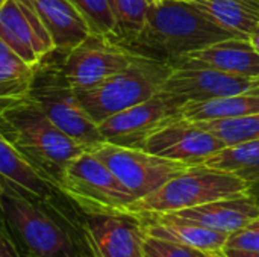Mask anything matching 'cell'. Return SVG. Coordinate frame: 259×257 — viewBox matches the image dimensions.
I'll return each instance as SVG.
<instances>
[{
  "label": "cell",
  "mask_w": 259,
  "mask_h": 257,
  "mask_svg": "<svg viewBox=\"0 0 259 257\" xmlns=\"http://www.w3.org/2000/svg\"><path fill=\"white\" fill-rule=\"evenodd\" d=\"M234 38L202 15L190 2L153 0L143 32L131 47L140 53L175 64L214 42Z\"/></svg>",
  "instance_id": "1"
},
{
  "label": "cell",
  "mask_w": 259,
  "mask_h": 257,
  "mask_svg": "<svg viewBox=\"0 0 259 257\" xmlns=\"http://www.w3.org/2000/svg\"><path fill=\"white\" fill-rule=\"evenodd\" d=\"M0 133L56 188L67 165L87 151L58 129L30 95L0 112Z\"/></svg>",
  "instance_id": "2"
},
{
  "label": "cell",
  "mask_w": 259,
  "mask_h": 257,
  "mask_svg": "<svg viewBox=\"0 0 259 257\" xmlns=\"http://www.w3.org/2000/svg\"><path fill=\"white\" fill-rule=\"evenodd\" d=\"M171 71V64L140 53L123 71L91 88L73 91L87 115L96 124H100L114 114L152 98L161 91Z\"/></svg>",
  "instance_id": "3"
},
{
  "label": "cell",
  "mask_w": 259,
  "mask_h": 257,
  "mask_svg": "<svg viewBox=\"0 0 259 257\" xmlns=\"http://www.w3.org/2000/svg\"><path fill=\"white\" fill-rule=\"evenodd\" d=\"M247 192H250V185L243 179L206 165H196L171 177L155 192L135 200L129 208V214L150 215L179 212Z\"/></svg>",
  "instance_id": "4"
},
{
  "label": "cell",
  "mask_w": 259,
  "mask_h": 257,
  "mask_svg": "<svg viewBox=\"0 0 259 257\" xmlns=\"http://www.w3.org/2000/svg\"><path fill=\"white\" fill-rule=\"evenodd\" d=\"M0 218L18 239L29 257H67L76 254L68 232L41 206L0 180Z\"/></svg>",
  "instance_id": "5"
},
{
  "label": "cell",
  "mask_w": 259,
  "mask_h": 257,
  "mask_svg": "<svg viewBox=\"0 0 259 257\" xmlns=\"http://www.w3.org/2000/svg\"><path fill=\"white\" fill-rule=\"evenodd\" d=\"M49 55L36 65L30 98L41 108L49 120L67 136L93 151L105 142L96 124L77 103L74 91L67 85L61 64H53Z\"/></svg>",
  "instance_id": "6"
},
{
  "label": "cell",
  "mask_w": 259,
  "mask_h": 257,
  "mask_svg": "<svg viewBox=\"0 0 259 257\" xmlns=\"http://www.w3.org/2000/svg\"><path fill=\"white\" fill-rule=\"evenodd\" d=\"M58 191L85 215L129 214L135 201V197L93 151H83L67 165Z\"/></svg>",
  "instance_id": "7"
},
{
  "label": "cell",
  "mask_w": 259,
  "mask_h": 257,
  "mask_svg": "<svg viewBox=\"0 0 259 257\" xmlns=\"http://www.w3.org/2000/svg\"><path fill=\"white\" fill-rule=\"evenodd\" d=\"M93 153L112 171L135 200L155 192L171 177L190 168L182 162L149 153L143 148L121 147L109 142L100 144Z\"/></svg>",
  "instance_id": "8"
},
{
  "label": "cell",
  "mask_w": 259,
  "mask_h": 257,
  "mask_svg": "<svg viewBox=\"0 0 259 257\" xmlns=\"http://www.w3.org/2000/svg\"><path fill=\"white\" fill-rule=\"evenodd\" d=\"M140 52L124 47L114 39L91 33L70 53L62 55L61 71L67 85L77 91L91 88L127 68Z\"/></svg>",
  "instance_id": "9"
},
{
  "label": "cell",
  "mask_w": 259,
  "mask_h": 257,
  "mask_svg": "<svg viewBox=\"0 0 259 257\" xmlns=\"http://www.w3.org/2000/svg\"><path fill=\"white\" fill-rule=\"evenodd\" d=\"M258 89L259 77H240L202 65L178 62L159 92L181 108L191 101H206Z\"/></svg>",
  "instance_id": "10"
},
{
  "label": "cell",
  "mask_w": 259,
  "mask_h": 257,
  "mask_svg": "<svg viewBox=\"0 0 259 257\" xmlns=\"http://www.w3.org/2000/svg\"><path fill=\"white\" fill-rule=\"evenodd\" d=\"M179 106H176L162 92L152 98L127 108L99 124V130L105 142L143 148L147 138L167 123L179 118Z\"/></svg>",
  "instance_id": "11"
},
{
  "label": "cell",
  "mask_w": 259,
  "mask_h": 257,
  "mask_svg": "<svg viewBox=\"0 0 259 257\" xmlns=\"http://www.w3.org/2000/svg\"><path fill=\"white\" fill-rule=\"evenodd\" d=\"M83 239L91 257H144V229L135 214L87 215Z\"/></svg>",
  "instance_id": "12"
},
{
  "label": "cell",
  "mask_w": 259,
  "mask_h": 257,
  "mask_svg": "<svg viewBox=\"0 0 259 257\" xmlns=\"http://www.w3.org/2000/svg\"><path fill=\"white\" fill-rule=\"evenodd\" d=\"M0 39L14 55L38 65L55 45L32 0H6L0 8Z\"/></svg>",
  "instance_id": "13"
},
{
  "label": "cell",
  "mask_w": 259,
  "mask_h": 257,
  "mask_svg": "<svg viewBox=\"0 0 259 257\" xmlns=\"http://www.w3.org/2000/svg\"><path fill=\"white\" fill-rule=\"evenodd\" d=\"M223 147L226 145L212 133L194 123L176 118L152 133L144 142L143 150L196 167L202 165Z\"/></svg>",
  "instance_id": "14"
},
{
  "label": "cell",
  "mask_w": 259,
  "mask_h": 257,
  "mask_svg": "<svg viewBox=\"0 0 259 257\" xmlns=\"http://www.w3.org/2000/svg\"><path fill=\"white\" fill-rule=\"evenodd\" d=\"M147 236L173 241L193 247L203 253H219L225 250L228 233H222L197 223L178 217L176 214H150L138 215Z\"/></svg>",
  "instance_id": "15"
},
{
  "label": "cell",
  "mask_w": 259,
  "mask_h": 257,
  "mask_svg": "<svg viewBox=\"0 0 259 257\" xmlns=\"http://www.w3.org/2000/svg\"><path fill=\"white\" fill-rule=\"evenodd\" d=\"M203 227L228 233L244 227L259 217V201L252 192L214 200L200 206L170 212Z\"/></svg>",
  "instance_id": "16"
},
{
  "label": "cell",
  "mask_w": 259,
  "mask_h": 257,
  "mask_svg": "<svg viewBox=\"0 0 259 257\" xmlns=\"http://www.w3.org/2000/svg\"><path fill=\"white\" fill-rule=\"evenodd\" d=\"M178 62L202 65L240 77H259V55L249 39L228 38L196 50ZM171 64V65H175Z\"/></svg>",
  "instance_id": "17"
},
{
  "label": "cell",
  "mask_w": 259,
  "mask_h": 257,
  "mask_svg": "<svg viewBox=\"0 0 259 257\" xmlns=\"http://www.w3.org/2000/svg\"><path fill=\"white\" fill-rule=\"evenodd\" d=\"M32 3L56 53H70L93 33L83 15L70 0H32Z\"/></svg>",
  "instance_id": "18"
},
{
  "label": "cell",
  "mask_w": 259,
  "mask_h": 257,
  "mask_svg": "<svg viewBox=\"0 0 259 257\" xmlns=\"http://www.w3.org/2000/svg\"><path fill=\"white\" fill-rule=\"evenodd\" d=\"M0 180L39 203L53 198L58 189L0 133Z\"/></svg>",
  "instance_id": "19"
},
{
  "label": "cell",
  "mask_w": 259,
  "mask_h": 257,
  "mask_svg": "<svg viewBox=\"0 0 259 257\" xmlns=\"http://www.w3.org/2000/svg\"><path fill=\"white\" fill-rule=\"evenodd\" d=\"M190 3L234 38L249 39L259 26V0H190Z\"/></svg>",
  "instance_id": "20"
},
{
  "label": "cell",
  "mask_w": 259,
  "mask_h": 257,
  "mask_svg": "<svg viewBox=\"0 0 259 257\" xmlns=\"http://www.w3.org/2000/svg\"><path fill=\"white\" fill-rule=\"evenodd\" d=\"M259 112V89L252 92H243L206 101H191L179 108L178 117L181 120L197 123L237 118Z\"/></svg>",
  "instance_id": "21"
},
{
  "label": "cell",
  "mask_w": 259,
  "mask_h": 257,
  "mask_svg": "<svg viewBox=\"0 0 259 257\" xmlns=\"http://www.w3.org/2000/svg\"><path fill=\"white\" fill-rule=\"evenodd\" d=\"M202 165L243 179L250 185V191L259 188V139L223 147Z\"/></svg>",
  "instance_id": "22"
},
{
  "label": "cell",
  "mask_w": 259,
  "mask_h": 257,
  "mask_svg": "<svg viewBox=\"0 0 259 257\" xmlns=\"http://www.w3.org/2000/svg\"><path fill=\"white\" fill-rule=\"evenodd\" d=\"M36 65L8 52L0 55V112L30 95Z\"/></svg>",
  "instance_id": "23"
},
{
  "label": "cell",
  "mask_w": 259,
  "mask_h": 257,
  "mask_svg": "<svg viewBox=\"0 0 259 257\" xmlns=\"http://www.w3.org/2000/svg\"><path fill=\"white\" fill-rule=\"evenodd\" d=\"M108 2L115 21L114 41L131 48L144 29L147 12L153 0H108Z\"/></svg>",
  "instance_id": "24"
},
{
  "label": "cell",
  "mask_w": 259,
  "mask_h": 257,
  "mask_svg": "<svg viewBox=\"0 0 259 257\" xmlns=\"http://www.w3.org/2000/svg\"><path fill=\"white\" fill-rule=\"evenodd\" d=\"M194 124L217 136L226 147L259 139V112L237 118L197 121Z\"/></svg>",
  "instance_id": "25"
},
{
  "label": "cell",
  "mask_w": 259,
  "mask_h": 257,
  "mask_svg": "<svg viewBox=\"0 0 259 257\" xmlns=\"http://www.w3.org/2000/svg\"><path fill=\"white\" fill-rule=\"evenodd\" d=\"M83 15L90 29L96 35L111 39L115 36V21L108 0H70Z\"/></svg>",
  "instance_id": "26"
},
{
  "label": "cell",
  "mask_w": 259,
  "mask_h": 257,
  "mask_svg": "<svg viewBox=\"0 0 259 257\" xmlns=\"http://www.w3.org/2000/svg\"><path fill=\"white\" fill-rule=\"evenodd\" d=\"M208 253L182 245L173 241L159 239L153 236L144 238V257H206Z\"/></svg>",
  "instance_id": "27"
},
{
  "label": "cell",
  "mask_w": 259,
  "mask_h": 257,
  "mask_svg": "<svg viewBox=\"0 0 259 257\" xmlns=\"http://www.w3.org/2000/svg\"><path fill=\"white\" fill-rule=\"evenodd\" d=\"M225 250L259 251V217L228 236Z\"/></svg>",
  "instance_id": "28"
},
{
  "label": "cell",
  "mask_w": 259,
  "mask_h": 257,
  "mask_svg": "<svg viewBox=\"0 0 259 257\" xmlns=\"http://www.w3.org/2000/svg\"><path fill=\"white\" fill-rule=\"evenodd\" d=\"M0 257H21L6 229L0 235Z\"/></svg>",
  "instance_id": "29"
},
{
  "label": "cell",
  "mask_w": 259,
  "mask_h": 257,
  "mask_svg": "<svg viewBox=\"0 0 259 257\" xmlns=\"http://www.w3.org/2000/svg\"><path fill=\"white\" fill-rule=\"evenodd\" d=\"M228 257H259V251H244V250H223Z\"/></svg>",
  "instance_id": "30"
},
{
  "label": "cell",
  "mask_w": 259,
  "mask_h": 257,
  "mask_svg": "<svg viewBox=\"0 0 259 257\" xmlns=\"http://www.w3.org/2000/svg\"><path fill=\"white\" fill-rule=\"evenodd\" d=\"M249 41H250V44L253 45V48L258 52V55H259V26L255 29V30H253V33L250 35Z\"/></svg>",
  "instance_id": "31"
},
{
  "label": "cell",
  "mask_w": 259,
  "mask_h": 257,
  "mask_svg": "<svg viewBox=\"0 0 259 257\" xmlns=\"http://www.w3.org/2000/svg\"><path fill=\"white\" fill-rule=\"evenodd\" d=\"M8 52H11V48L0 39V55H5V53H8Z\"/></svg>",
  "instance_id": "32"
},
{
  "label": "cell",
  "mask_w": 259,
  "mask_h": 257,
  "mask_svg": "<svg viewBox=\"0 0 259 257\" xmlns=\"http://www.w3.org/2000/svg\"><path fill=\"white\" fill-rule=\"evenodd\" d=\"M206 257H228L223 251H219V253H209Z\"/></svg>",
  "instance_id": "33"
},
{
  "label": "cell",
  "mask_w": 259,
  "mask_h": 257,
  "mask_svg": "<svg viewBox=\"0 0 259 257\" xmlns=\"http://www.w3.org/2000/svg\"><path fill=\"white\" fill-rule=\"evenodd\" d=\"M5 232V227H3V221H2V218H0V235Z\"/></svg>",
  "instance_id": "34"
},
{
  "label": "cell",
  "mask_w": 259,
  "mask_h": 257,
  "mask_svg": "<svg viewBox=\"0 0 259 257\" xmlns=\"http://www.w3.org/2000/svg\"><path fill=\"white\" fill-rule=\"evenodd\" d=\"M250 192H252V194H256V192H259V188H255V189H252Z\"/></svg>",
  "instance_id": "35"
},
{
  "label": "cell",
  "mask_w": 259,
  "mask_h": 257,
  "mask_svg": "<svg viewBox=\"0 0 259 257\" xmlns=\"http://www.w3.org/2000/svg\"><path fill=\"white\" fill-rule=\"evenodd\" d=\"M67 257H80V254H79V253H76V254H71V256H67Z\"/></svg>",
  "instance_id": "36"
},
{
  "label": "cell",
  "mask_w": 259,
  "mask_h": 257,
  "mask_svg": "<svg viewBox=\"0 0 259 257\" xmlns=\"http://www.w3.org/2000/svg\"><path fill=\"white\" fill-rule=\"evenodd\" d=\"M253 195L256 197V200H258V201H259V192H256V194H253Z\"/></svg>",
  "instance_id": "37"
},
{
  "label": "cell",
  "mask_w": 259,
  "mask_h": 257,
  "mask_svg": "<svg viewBox=\"0 0 259 257\" xmlns=\"http://www.w3.org/2000/svg\"><path fill=\"white\" fill-rule=\"evenodd\" d=\"M5 2H6V0H0V8H2V5H3Z\"/></svg>",
  "instance_id": "38"
},
{
  "label": "cell",
  "mask_w": 259,
  "mask_h": 257,
  "mask_svg": "<svg viewBox=\"0 0 259 257\" xmlns=\"http://www.w3.org/2000/svg\"><path fill=\"white\" fill-rule=\"evenodd\" d=\"M182 2H190V0H182Z\"/></svg>",
  "instance_id": "39"
}]
</instances>
